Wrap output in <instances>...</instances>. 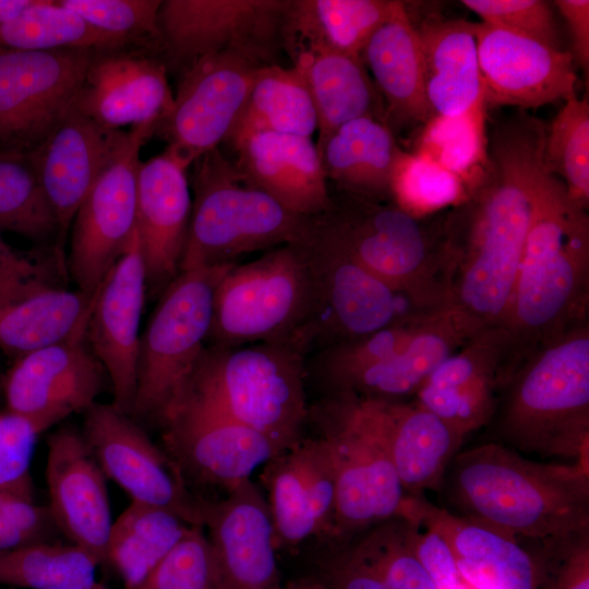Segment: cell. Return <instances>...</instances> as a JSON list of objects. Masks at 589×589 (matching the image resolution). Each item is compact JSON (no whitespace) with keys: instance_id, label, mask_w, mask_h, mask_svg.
Returning <instances> with one entry per match:
<instances>
[{"instance_id":"6da1fadb","label":"cell","mask_w":589,"mask_h":589,"mask_svg":"<svg viewBox=\"0 0 589 589\" xmlns=\"http://www.w3.org/2000/svg\"><path fill=\"white\" fill-rule=\"evenodd\" d=\"M545 132L522 109L496 123L484 172L464 202L442 214L449 304L480 330L502 327L510 308L544 169Z\"/></svg>"},{"instance_id":"7a4b0ae2","label":"cell","mask_w":589,"mask_h":589,"mask_svg":"<svg viewBox=\"0 0 589 589\" xmlns=\"http://www.w3.org/2000/svg\"><path fill=\"white\" fill-rule=\"evenodd\" d=\"M543 169L514 296L502 328L507 375L531 353L588 321L589 216Z\"/></svg>"},{"instance_id":"3957f363","label":"cell","mask_w":589,"mask_h":589,"mask_svg":"<svg viewBox=\"0 0 589 589\" xmlns=\"http://www.w3.org/2000/svg\"><path fill=\"white\" fill-rule=\"evenodd\" d=\"M445 484L455 514L521 539L589 530V464L537 461L488 443L458 453Z\"/></svg>"},{"instance_id":"277c9868","label":"cell","mask_w":589,"mask_h":589,"mask_svg":"<svg viewBox=\"0 0 589 589\" xmlns=\"http://www.w3.org/2000/svg\"><path fill=\"white\" fill-rule=\"evenodd\" d=\"M506 446L543 458L589 464V323L536 350L502 388Z\"/></svg>"},{"instance_id":"5b68a950","label":"cell","mask_w":589,"mask_h":589,"mask_svg":"<svg viewBox=\"0 0 589 589\" xmlns=\"http://www.w3.org/2000/svg\"><path fill=\"white\" fill-rule=\"evenodd\" d=\"M316 216L374 277L424 308H450L442 215L417 218L392 199L337 189Z\"/></svg>"},{"instance_id":"8992f818","label":"cell","mask_w":589,"mask_h":589,"mask_svg":"<svg viewBox=\"0 0 589 589\" xmlns=\"http://www.w3.org/2000/svg\"><path fill=\"white\" fill-rule=\"evenodd\" d=\"M303 354L290 341L208 347L185 387L264 435L279 454L303 438Z\"/></svg>"},{"instance_id":"52a82bcc","label":"cell","mask_w":589,"mask_h":589,"mask_svg":"<svg viewBox=\"0 0 589 589\" xmlns=\"http://www.w3.org/2000/svg\"><path fill=\"white\" fill-rule=\"evenodd\" d=\"M192 165L193 201L180 272L235 264L241 255L291 244L303 231L309 216L260 189L219 147Z\"/></svg>"},{"instance_id":"ba28073f","label":"cell","mask_w":589,"mask_h":589,"mask_svg":"<svg viewBox=\"0 0 589 589\" xmlns=\"http://www.w3.org/2000/svg\"><path fill=\"white\" fill-rule=\"evenodd\" d=\"M303 265L309 304L293 344L305 353L325 349L389 326L428 309L365 271L325 227L309 216L291 243Z\"/></svg>"},{"instance_id":"9c48e42d","label":"cell","mask_w":589,"mask_h":589,"mask_svg":"<svg viewBox=\"0 0 589 589\" xmlns=\"http://www.w3.org/2000/svg\"><path fill=\"white\" fill-rule=\"evenodd\" d=\"M235 265L180 272L164 289L141 336L130 417L161 420L182 394L206 348L216 288Z\"/></svg>"},{"instance_id":"30bf717a","label":"cell","mask_w":589,"mask_h":589,"mask_svg":"<svg viewBox=\"0 0 589 589\" xmlns=\"http://www.w3.org/2000/svg\"><path fill=\"white\" fill-rule=\"evenodd\" d=\"M335 472L330 542H341L399 516L407 497L387 452L362 417L353 396L330 395L313 410Z\"/></svg>"},{"instance_id":"8fae6325","label":"cell","mask_w":589,"mask_h":589,"mask_svg":"<svg viewBox=\"0 0 589 589\" xmlns=\"http://www.w3.org/2000/svg\"><path fill=\"white\" fill-rule=\"evenodd\" d=\"M309 288L291 244L230 268L218 284L207 336L209 347L290 341L303 324Z\"/></svg>"},{"instance_id":"7c38bea8","label":"cell","mask_w":589,"mask_h":589,"mask_svg":"<svg viewBox=\"0 0 589 589\" xmlns=\"http://www.w3.org/2000/svg\"><path fill=\"white\" fill-rule=\"evenodd\" d=\"M288 0H165L158 12L161 60L185 71L218 52L274 64L281 48V22Z\"/></svg>"},{"instance_id":"4fadbf2b","label":"cell","mask_w":589,"mask_h":589,"mask_svg":"<svg viewBox=\"0 0 589 589\" xmlns=\"http://www.w3.org/2000/svg\"><path fill=\"white\" fill-rule=\"evenodd\" d=\"M94 52L0 48V154H31L47 140L74 105Z\"/></svg>"},{"instance_id":"5bb4252c","label":"cell","mask_w":589,"mask_h":589,"mask_svg":"<svg viewBox=\"0 0 589 589\" xmlns=\"http://www.w3.org/2000/svg\"><path fill=\"white\" fill-rule=\"evenodd\" d=\"M155 123L132 125L120 153L94 183L74 219L67 269L77 289L95 294L136 231L140 152Z\"/></svg>"},{"instance_id":"9a60e30c","label":"cell","mask_w":589,"mask_h":589,"mask_svg":"<svg viewBox=\"0 0 589 589\" xmlns=\"http://www.w3.org/2000/svg\"><path fill=\"white\" fill-rule=\"evenodd\" d=\"M254 60L231 52L206 55L181 73L169 113L154 128L183 165L224 143L248 99Z\"/></svg>"},{"instance_id":"2e32d148","label":"cell","mask_w":589,"mask_h":589,"mask_svg":"<svg viewBox=\"0 0 589 589\" xmlns=\"http://www.w3.org/2000/svg\"><path fill=\"white\" fill-rule=\"evenodd\" d=\"M83 435L106 478L132 502L170 510L203 526V498L192 495L172 459L159 450L130 416L94 402L85 411Z\"/></svg>"},{"instance_id":"e0dca14e","label":"cell","mask_w":589,"mask_h":589,"mask_svg":"<svg viewBox=\"0 0 589 589\" xmlns=\"http://www.w3.org/2000/svg\"><path fill=\"white\" fill-rule=\"evenodd\" d=\"M165 438L181 473L228 491L277 450L261 433L233 420L185 387L161 419Z\"/></svg>"},{"instance_id":"ac0fdd59","label":"cell","mask_w":589,"mask_h":589,"mask_svg":"<svg viewBox=\"0 0 589 589\" xmlns=\"http://www.w3.org/2000/svg\"><path fill=\"white\" fill-rule=\"evenodd\" d=\"M401 515L437 532L473 589H544L545 564L536 539L520 538L457 515L424 494L407 495Z\"/></svg>"},{"instance_id":"d6986e66","label":"cell","mask_w":589,"mask_h":589,"mask_svg":"<svg viewBox=\"0 0 589 589\" xmlns=\"http://www.w3.org/2000/svg\"><path fill=\"white\" fill-rule=\"evenodd\" d=\"M212 589H276L280 574L268 505L250 479L217 502L204 500Z\"/></svg>"},{"instance_id":"ffe728a7","label":"cell","mask_w":589,"mask_h":589,"mask_svg":"<svg viewBox=\"0 0 589 589\" xmlns=\"http://www.w3.org/2000/svg\"><path fill=\"white\" fill-rule=\"evenodd\" d=\"M485 108H537L576 95L577 75L570 51L529 37L474 23Z\"/></svg>"},{"instance_id":"44dd1931","label":"cell","mask_w":589,"mask_h":589,"mask_svg":"<svg viewBox=\"0 0 589 589\" xmlns=\"http://www.w3.org/2000/svg\"><path fill=\"white\" fill-rule=\"evenodd\" d=\"M146 272L137 230L100 284L85 328V340L109 376L119 411L131 416L137 385L141 315Z\"/></svg>"},{"instance_id":"7402d4cb","label":"cell","mask_w":589,"mask_h":589,"mask_svg":"<svg viewBox=\"0 0 589 589\" xmlns=\"http://www.w3.org/2000/svg\"><path fill=\"white\" fill-rule=\"evenodd\" d=\"M105 373L85 335L29 352L7 374V410L48 429L96 402Z\"/></svg>"},{"instance_id":"603a6c76","label":"cell","mask_w":589,"mask_h":589,"mask_svg":"<svg viewBox=\"0 0 589 589\" xmlns=\"http://www.w3.org/2000/svg\"><path fill=\"white\" fill-rule=\"evenodd\" d=\"M507 357L504 328L482 329L431 372L413 399L465 437L495 416Z\"/></svg>"},{"instance_id":"cb8c5ba5","label":"cell","mask_w":589,"mask_h":589,"mask_svg":"<svg viewBox=\"0 0 589 589\" xmlns=\"http://www.w3.org/2000/svg\"><path fill=\"white\" fill-rule=\"evenodd\" d=\"M47 444L48 509L57 529L98 564L107 562L113 522L105 473L76 429H58Z\"/></svg>"},{"instance_id":"d4e9b609","label":"cell","mask_w":589,"mask_h":589,"mask_svg":"<svg viewBox=\"0 0 589 589\" xmlns=\"http://www.w3.org/2000/svg\"><path fill=\"white\" fill-rule=\"evenodd\" d=\"M74 105L109 129L156 124L173 105L167 67L154 51L146 49L95 51Z\"/></svg>"},{"instance_id":"484cf974","label":"cell","mask_w":589,"mask_h":589,"mask_svg":"<svg viewBox=\"0 0 589 589\" xmlns=\"http://www.w3.org/2000/svg\"><path fill=\"white\" fill-rule=\"evenodd\" d=\"M127 139L128 131L106 128L73 105L47 140L31 153L57 218L56 245L61 250L80 205Z\"/></svg>"},{"instance_id":"4316f807","label":"cell","mask_w":589,"mask_h":589,"mask_svg":"<svg viewBox=\"0 0 589 589\" xmlns=\"http://www.w3.org/2000/svg\"><path fill=\"white\" fill-rule=\"evenodd\" d=\"M384 445L407 495L440 490L464 437L416 399L387 401L353 396Z\"/></svg>"},{"instance_id":"83f0119b","label":"cell","mask_w":589,"mask_h":589,"mask_svg":"<svg viewBox=\"0 0 589 589\" xmlns=\"http://www.w3.org/2000/svg\"><path fill=\"white\" fill-rule=\"evenodd\" d=\"M188 169L166 147L140 166L136 230L151 293L180 272L192 209Z\"/></svg>"},{"instance_id":"f1b7e54d","label":"cell","mask_w":589,"mask_h":589,"mask_svg":"<svg viewBox=\"0 0 589 589\" xmlns=\"http://www.w3.org/2000/svg\"><path fill=\"white\" fill-rule=\"evenodd\" d=\"M229 147L239 170L287 209L313 216L328 206L327 177L311 137L255 132Z\"/></svg>"},{"instance_id":"f546056e","label":"cell","mask_w":589,"mask_h":589,"mask_svg":"<svg viewBox=\"0 0 589 589\" xmlns=\"http://www.w3.org/2000/svg\"><path fill=\"white\" fill-rule=\"evenodd\" d=\"M361 59L383 98L393 132L421 127L433 117L424 93L419 38L405 2L374 32Z\"/></svg>"},{"instance_id":"4dcf8cb0","label":"cell","mask_w":589,"mask_h":589,"mask_svg":"<svg viewBox=\"0 0 589 589\" xmlns=\"http://www.w3.org/2000/svg\"><path fill=\"white\" fill-rule=\"evenodd\" d=\"M413 25L422 55L425 98L433 116H459L482 100L474 23L428 19Z\"/></svg>"},{"instance_id":"1f68e13d","label":"cell","mask_w":589,"mask_h":589,"mask_svg":"<svg viewBox=\"0 0 589 589\" xmlns=\"http://www.w3.org/2000/svg\"><path fill=\"white\" fill-rule=\"evenodd\" d=\"M396 0H288L281 48L302 52L337 51L361 58L374 32L400 5Z\"/></svg>"},{"instance_id":"d6a6232c","label":"cell","mask_w":589,"mask_h":589,"mask_svg":"<svg viewBox=\"0 0 589 589\" xmlns=\"http://www.w3.org/2000/svg\"><path fill=\"white\" fill-rule=\"evenodd\" d=\"M305 81L324 141L342 124L361 118L385 120L383 98L362 59L337 51L302 52L291 58Z\"/></svg>"},{"instance_id":"836d02e7","label":"cell","mask_w":589,"mask_h":589,"mask_svg":"<svg viewBox=\"0 0 589 589\" xmlns=\"http://www.w3.org/2000/svg\"><path fill=\"white\" fill-rule=\"evenodd\" d=\"M316 147L327 179L338 190L390 199V179L402 149L385 121L374 117L351 120Z\"/></svg>"},{"instance_id":"e575fe53","label":"cell","mask_w":589,"mask_h":589,"mask_svg":"<svg viewBox=\"0 0 589 589\" xmlns=\"http://www.w3.org/2000/svg\"><path fill=\"white\" fill-rule=\"evenodd\" d=\"M95 294L55 287L0 306V348L17 359L85 335Z\"/></svg>"},{"instance_id":"d590c367","label":"cell","mask_w":589,"mask_h":589,"mask_svg":"<svg viewBox=\"0 0 589 589\" xmlns=\"http://www.w3.org/2000/svg\"><path fill=\"white\" fill-rule=\"evenodd\" d=\"M317 130L315 108L299 71L277 64L260 67L248 99L224 141L228 146L255 132L311 137Z\"/></svg>"},{"instance_id":"8d00e7d4","label":"cell","mask_w":589,"mask_h":589,"mask_svg":"<svg viewBox=\"0 0 589 589\" xmlns=\"http://www.w3.org/2000/svg\"><path fill=\"white\" fill-rule=\"evenodd\" d=\"M192 526L170 510L132 502L112 524L107 562L125 589H134Z\"/></svg>"},{"instance_id":"74e56055","label":"cell","mask_w":589,"mask_h":589,"mask_svg":"<svg viewBox=\"0 0 589 589\" xmlns=\"http://www.w3.org/2000/svg\"><path fill=\"white\" fill-rule=\"evenodd\" d=\"M0 48L22 51L134 48L89 25L58 0H36L0 25Z\"/></svg>"},{"instance_id":"f35d334b","label":"cell","mask_w":589,"mask_h":589,"mask_svg":"<svg viewBox=\"0 0 589 589\" xmlns=\"http://www.w3.org/2000/svg\"><path fill=\"white\" fill-rule=\"evenodd\" d=\"M485 105L480 100L455 117L433 116L421 125L413 151L471 185L489 163Z\"/></svg>"},{"instance_id":"ab89813d","label":"cell","mask_w":589,"mask_h":589,"mask_svg":"<svg viewBox=\"0 0 589 589\" xmlns=\"http://www.w3.org/2000/svg\"><path fill=\"white\" fill-rule=\"evenodd\" d=\"M98 562L74 545L38 542L0 551V584L28 589H93Z\"/></svg>"},{"instance_id":"60d3db41","label":"cell","mask_w":589,"mask_h":589,"mask_svg":"<svg viewBox=\"0 0 589 589\" xmlns=\"http://www.w3.org/2000/svg\"><path fill=\"white\" fill-rule=\"evenodd\" d=\"M2 230L36 241L58 239L57 218L31 154H0Z\"/></svg>"},{"instance_id":"b9f144b4","label":"cell","mask_w":589,"mask_h":589,"mask_svg":"<svg viewBox=\"0 0 589 589\" xmlns=\"http://www.w3.org/2000/svg\"><path fill=\"white\" fill-rule=\"evenodd\" d=\"M417 522L395 516L346 542L392 589H436L413 546Z\"/></svg>"},{"instance_id":"7bdbcfd3","label":"cell","mask_w":589,"mask_h":589,"mask_svg":"<svg viewBox=\"0 0 589 589\" xmlns=\"http://www.w3.org/2000/svg\"><path fill=\"white\" fill-rule=\"evenodd\" d=\"M262 480L268 493L276 549L294 548L318 532L293 446L265 464Z\"/></svg>"},{"instance_id":"ee69618b","label":"cell","mask_w":589,"mask_h":589,"mask_svg":"<svg viewBox=\"0 0 589 589\" xmlns=\"http://www.w3.org/2000/svg\"><path fill=\"white\" fill-rule=\"evenodd\" d=\"M544 169L563 181L569 195L589 204V100L568 98L545 132Z\"/></svg>"},{"instance_id":"f6af8a7d","label":"cell","mask_w":589,"mask_h":589,"mask_svg":"<svg viewBox=\"0 0 589 589\" xmlns=\"http://www.w3.org/2000/svg\"><path fill=\"white\" fill-rule=\"evenodd\" d=\"M389 193L402 211L425 218L464 202L469 188L434 161L402 149L393 170Z\"/></svg>"},{"instance_id":"bcb514c9","label":"cell","mask_w":589,"mask_h":589,"mask_svg":"<svg viewBox=\"0 0 589 589\" xmlns=\"http://www.w3.org/2000/svg\"><path fill=\"white\" fill-rule=\"evenodd\" d=\"M89 25L134 48L161 51L158 12L163 0H58Z\"/></svg>"},{"instance_id":"7dc6e473","label":"cell","mask_w":589,"mask_h":589,"mask_svg":"<svg viewBox=\"0 0 589 589\" xmlns=\"http://www.w3.org/2000/svg\"><path fill=\"white\" fill-rule=\"evenodd\" d=\"M65 271L64 252L57 245L21 251L3 241L0 233V306L47 288L62 287Z\"/></svg>"},{"instance_id":"c3c4849f","label":"cell","mask_w":589,"mask_h":589,"mask_svg":"<svg viewBox=\"0 0 589 589\" xmlns=\"http://www.w3.org/2000/svg\"><path fill=\"white\" fill-rule=\"evenodd\" d=\"M134 589H212L211 555L203 526H192Z\"/></svg>"},{"instance_id":"681fc988","label":"cell","mask_w":589,"mask_h":589,"mask_svg":"<svg viewBox=\"0 0 589 589\" xmlns=\"http://www.w3.org/2000/svg\"><path fill=\"white\" fill-rule=\"evenodd\" d=\"M45 430L26 417L0 412V491L34 501L29 468L37 436Z\"/></svg>"},{"instance_id":"f907efd6","label":"cell","mask_w":589,"mask_h":589,"mask_svg":"<svg viewBox=\"0 0 589 589\" xmlns=\"http://www.w3.org/2000/svg\"><path fill=\"white\" fill-rule=\"evenodd\" d=\"M483 23L561 49L551 4L544 0H462Z\"/></svg>"},{"instance_id":"816d5d0a","label":"cell","mask_w":589,"mask_h":589,"mask_svg":"<svg viewBox=\"0 0 589 589\" xmlns=\"http://www.w3.org/2000/svg\"><path fill=\"white\" fill-rule=\"evenodd\" d=\"M294 452L305 482L314 519L317 540L326 544L334 532L335 518V472L326 442L321 437L302 438Z\"/></svg>"},{"instance_id":"f5cc1de1","label":"cell","mask_w":589,"mask_h":589,"mask_svg":"<svg viewBox=\"0 0 589 589\" xmlns=\"http://www.w3.org/2000/svg\"><path fill=\"white\" fill-rule=\"evenodd\" d=\"M538 541L546 572L544 589H589V530Z\"/></svg>"},{"instance_id":"db71d44e","label":"cell","mask_w":589,"mask_h":589,"mask_svg":"<svg viewBox=\"0 0 589 589\" xmlns=\"http://www.w3.org/2000/svg\"><path fill=\"white\" fill-rule=\"evenodd\" d=\"M326 546L316 560V577L329 589H392L346 542Z\"/></svg>"},{"instance_id":"11a10c76","label":"cell","mask_w":589,"mask_h":589,"mask_svg":"<svg viewBox=\"0 0 589 589\" xmlns=\"http://www.w3.org/2000/svg\"><path fill=\"white\" fill-rule=\"evenodd\" d=\"M555 7L567 23L570 32L573 58L582 69L586 76L589 73V1L588 0H556Z\"/></svg>"},{"instance_id":"9f6ffc18","label":"cell","mask_w":589,"mask_h":589,"mask_svg":"<svg viewBox=\"0 0 589 589\" xmlns=\"http://www.w3.org/2000/svg\"><path fill=\"white\" fill-rule=\"evenodd\" d=\"M36 0H0V25L15 17Z\"/></svg>"},{"instance_id":"6f0895ef","label":"cell","mask_w":589,"mask_h":589,"mask_svg":"<svg viewBox=\"0 0 589 589\" xmlns=\"http://www.w3.org/2000/svg\"><path fill=\"white\" fill-rule=\"evenodd\" d=\"M276 589H329L316 576L301 577L281 582Z\"/></svg>"},{"instance_id":"680465c9","label":"cell","mask_w":589,"mask_h":589,"mask_svg":"<svg viewBox=\"0 0 589 589\" xmlns=\"http://www.w3.org/2000/svg\"><path fill=\"white\" fill-rule=\"evenodd\" d=\"M93 589H108V588L100 582H96Z\"/></svg>"},{"instance_id":"91938a15","label":"cell","mask_w":589,"mask_h":589,"mask_svg":"<svg viewBox=\"0 0 589 589\" xmlns=\"http://www.w3.org/2000/svg\"><path fill=\"white\" fill-rule=\"evenodd\" d=\"M5 495H8V493L0 491V502Z\"/></svg>"}]
</instances>
